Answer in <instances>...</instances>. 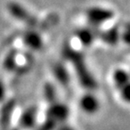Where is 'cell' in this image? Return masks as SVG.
<instances>
[{"instance_id": "2", "label": "cell", "mask_w": 130, "mask_h": 130, "mask_svg": "<svg viewBox=\"0 0 130 130\" xmlns=\"http://www.w3.org/2000/svg\"><path fill=\"white\" fill-rule=\"evenodd\" d=\"M8 10L11 13L14 17L19 19V20L24 21L29 24H35V19L27 12V10L24 6L19 5L18 3L11 2L8 5Z\"/></svg>"}, {"instance_id": "11", "label": "cell", "mask_w": 130, "mask_h": 130, "mask_svg": "<svg viewBox=\"0 0 130 130\" xmlns=\"http://www.w3.org/2000/svg\"><path fill=\"white\" fill-rule=\"evenodd\" d=\"M122 39L126 44L130 45V24L126 25L124 32H122Z\"/></svg>"}, {"instance_id": "8", "label": "cell", "mask_w": 130, "mask_h": 130, "mask_svg": "<svg viewBox=\"0 0 130 130\" xmlns=\"http://www.w3.org/2000/svg\"><path fill=\"white\" fill-rule=\"evenodd\" d=\"M101 37L108 44L114 45V44H117L118 41L119 40L120 34L117 27H113V28L109 29L107 32H103L101 35Z\"/></svg>"}, {"instance_id": "7", "label": "cell", "mask_w": 130, "mask_h": 130, "mask_svg": "<svg viewBox=\"0 0 130 130\" xmlns=\"http://www.w3.org/2000/svg\"><path fill=\"white\" fill-rule=\"evenodd\" d=\"M76 35H77L79 42L81 43V44L85 45V46H89L94 41V38H95L94 31L90 30L89 28L79 29L76 32Z\"/></svg>"}, {"instance_id": "4", "label": "cell", "mask_w": 130, "mask_h": 130, "mask_svg": "<svg viewBox=\"0 0 130 130\" xmlns=\"http://www.w3.org/2000/svg\"><path fill=\"white\" fill-rule=\"evenodd\" d=\"M49 115L52 121H63L68 118L69 109L62 104H54L49 109Z\"/></svg>"}, {"instance_id": "10", "label": "cell", "mask_w": 130, "mask_h": 130, "mask_svg": "<svg viewBox=\"0 0 130 130\" xmlns=\"http://www.w3.org/2000/svg\"><path fill=\"white\" fill-rule=\"evenodd\" d=\"M122 100L126 103H130V82L120 89Z\"/></svg>"}, {"instance_id": "3", "label": "cell", "mask_w": 130, "mask_h": 130, "mask_svg": "<svg viewBox=\"0 0 130 130\" xmlns=\"http://www.w3.org/2000/svg\"><path fill=\"white\" fill-rule=\"evenodd\" d=\"M79 107L85 113L95 114L100 109V104L95 95L88 93L81 97L80 101H79Z\"/></svg>"}, {"instance_id": "6", "label": "cell", "mask_w": 130, "mask_h": 130, "mask_svg": "<svg viewBox=\"0 0 130 130\" xmlns=\"http://www.w3.org/2000/svg\"><path fill=\"white\" fill-rule=\"evenodd\" d=\"M113 81L116 87L120 89L130 82V73L123 69L116 70L113 73Z\"/></svg>"}, {"instance_id": "1", "label": "cell", "mask_w": 130, "mask_h": 130, "mask_svg": "<svg viewBox=\"0 0 130 130\" xmlns=\"http://www.w3.org/2000/svg\"><path fill=\"white\" fill-rule=\"evenodd\" d=\"M87 16L89 22L93 25L98 26L99 24H103L113 18L114 13L109 9H106V8L92 7L88 10Z\"/></svg>"}, {"instance_id": "9", "label": "cell", "mask_w": 130, "mask_h": 130, "mask_svg": "<svg viewBox=\"0 0 130 130\" xmlns=\"http://www.w3.org/2000/svg\"><path fill=\"white\" fill-rule=\"evenodd\" d=\"M35 113L32 109H29L23 114L21 118V126L25 128H30L35 125Z\"/></svg>"}, {"instance_id": "12", "label": "cell", "mask_w": 130, "mask_h": 130, "mask_svg": "<svg viewBox=\"0 0 130 130\" xmlns=\"http://www.w3.org/2000/svg\"><path fill=\"white\" fill-rule=\"evenodd\" d=\"M5 96H6V88L4 83L0 80V102L5 99Z\"/></svg>"}, {"instance_id": "13", "label": "cell", "mask_w": 130, "mask_h": 130, "mask_svg": "<svg viewBox=\"0 0 130 130\" xmlns=\"http://www.w3.org/2000/svg\"><path fill=\"white\" fill-rule=\"evenodd\" d=\"M59 130H73V129L71 127H69V126H64V127H62V128H60Z\"/></svg>"}, {"instance_id": "5", "label": "cell", "mask_w": 130, "mask_h": 130, "mask_svg": "<svg viewBox=\"0 0 130 130\" xmlns=\"http://www.w3.org/2000/svg\"><path fill=\"white\" fill-rule=\"evenodd\" d=\"M24 40L25 44L32 49H40L43 45V41L40 35L34 31H29L24 36Z\"/></svg>"}]
</instances>
